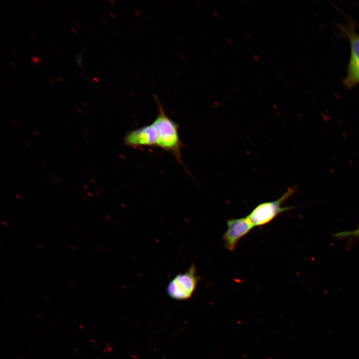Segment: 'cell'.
<instances>
[{"label": "cell", "mask_w": 359, "mask_h": 359, "mask_svg": "<svg viewBox=\"0 0 359 359\" xmlns=\"http://www.w3.org/2000/svg\"><path fill=\"white\" fill-rule=\"evenodd\" d=\"M25 144H26L27 145L29 146L28 143H27V142H25Z\"/></svg>", "instance_id": "83f0119b"}, {"label": "cell", "mask_w": 359, "mask_h": 359, "mask_svg": "<svg viewBox=\"0 0 359 359\" xmlns=\"http://www.w3.org/2000/svg\"><path fill=\"white\" fill-rule=\"evenodd\" d=\"M33 133L36 136H37V137L38 136V134H37L36 131H33Z\"/></svg>", "instance_id": "30bf717a"}, {"label": "cell", "mask_w": 359, "mask_h": 359, "mask_svg": "<svg viewBox=\"0 0 359 359\" xmlns=\"http://www.w3.org/2000/svg\"><path fill=\"white\" fill-rule=\"evenodd\" d=\"M76 25L78 27L80 28V25L78 24V23L75 22Z\"/></svg>", "instance_id": "44dd1931"}, {"label": "cell", "mask_w": 359, "mask_h": 359, "mask_svg": "<svg viewBox=\"0 0 359 359\" xmlns=\"http://www.w3.org/2000/svg\"><path fill=\"white\" fill-rule=\"evenodd\" d=\"M296 188L294 186L288 188L275 200L263 202L257 204L247 215L254 226L267 224L281 213L292 209V206H283L282 204L294 193Z\"/></svg>", "instance_id": "7a4b0ae2"}, {"label": "cell", "mask_w": 359, "mask_h": 359, "mask_svg": "<svg viewBox=\"0 0 359 359\" xmlns=\"http://www.w3.org/2000/svg\"><path fill=\"white\" fill-rule=\"evenodd\" d=\"M359 236V224L358 228L355 230L343 231L336 233L335 236L339 238H345L350 236Z\"/></svg>", "instance_id": "52a82bcc"}, {"label": "cell", "mask_w": 359, "mask_h": 359, "mask_svg": "<svg viewBox=\"0 0 359 359\" xmlns=\"http://www.w3.org/2000/svg\"><path fill=\"white\" fill-rule=\"evenodd\" d=\"M124 145L129 148L155 147V129L152 123L128 132L124 137Z\"/></svg>", "instance_id": "5b68a950"}, {"label": "cell", "mask_w": 359, "mask_h": 359, "mask_svg": "<svg viewBox=\"0 0 359 359\" xmlns=\"http://www.w3.org/2000/svg\"><path fill=\"white\" fill-rule=\"evenodd\" d=\"M31 35V36H32L34 39H36V37L35 36V35H34L32 33Z\"/></svg>", "instance_id": "d6986e66"}, {"label": "cell", "mask_w": 359, "mask_h": 359, "mask_svg": "<svg viewBox=\"0 0 359 359\" xmlns=\"http://www.w3.org/2000/svg\"><path fill=\"white\" fill-rule=\"evenodd\" d=\"M83 186L85 188H86V189H88V186H86V185H83Z\"/></svg>", "instance_id": "2e32d148"}, {"label": "cell", "mask_w": 359, "mask_h": 359, "mask_svg": "<svg viewBox=\"0 0 359 359\" xmlns=\"http://www.w3.org/2000/svg\"><path fill=\"white\" fill-rule=\"evenodd\" d=\"M196 268L192 264L184 273L177 274L169 283L166 291L168 295L176 300H187L193 294L199 277Z\"/></svg>", "instance_id": "3957f363"}, {"label": "cell", "mask_w": 359, "mask_h": 359, "mask_svg": "<svg viewBox=\"0 0 359 359\" xmlns=\"http://www.w3.org/2000/svg\"><path fill=\"white\" fill-rule=\"evenodd\" d=\"M48 81L52 84H53V82L52 80H51L50 79H48Z\"/></svg>", "instance_id": "e0dca14e"}, {"label": "cell", "mask_w": 359, "mask_h": 359, "mask_svg": "<svg viewBox=\"0 0 359 359\" xmlns=\"http://www.w3.org/2000/svg\"><path fill=\"white\" fill-rule=\"evenodd\" d=\"M93 80H94V81H96L97 82H98V79H97V77H94L93 78Z\"/></svg>", "instance_id": "7c38bea8"}, {"label": "cell", "mask_w": 359, "mask_h": 359, "mask_svg": "<svg viewBox=\"0 0 359 359\" xmlns=\"http://www.w3.org/2000/svg\"><path fill=\"white\" fill-rule=\"evenodd\" d=\"M15 197H16L18 198H20V197L19 196V195H15Z\"/></svg>", "instance_id": "603a6c76"}, {"label": "cell", "mask_w": 359, "mask_h": 359, "mask_svg": "<svg viewBox=\"0 0 359 359\" xmlns=\"http://www.w3.org/2000/svg\"><path fill=\"white\" fill-rule=\"evenodd\" d=\"M226 224L227 230L222 238L225 248L230 251L234 250L239 240L254 227L247 216L227 219Z\"/></svg>", "instance_id": "277c9868"}, {"label": "cell", "mask_w": 359, "mask_h": 359, "mask_svg": "<svg viewBox=\"0 0 359 359\" xmlns=\"http://www.w3.org/2000/svg\"><path fill=\"white\" fill-rule=\"evenodd\" d=\"M90 181H91V182H92L93 183H95L94 181V180H92V179L90 180Z\"/></svg>", "instance_id": "d4e9b609"}, {"label": "cell", "mask_w": 359, "mask_h": 359, "mask_svg": "<svg viewBox=\"0 0 359 359\" xmlns=\"http://www.w3.org/2000/svg\"><path fill=\"white\" fill-rule=\"evenodd\" d=\"M76 111H77V112L78 113H79V114H81V113H83L82 110L80 109H77L76 110Z\"/></svg>", "instance_id": "9c48e42d"}, {"label": "cell", "mask_w": 359, "mask_h": 359, "mask_svg": "<svg viewBox=\"0 0 359 359\" xmlns=\"http://www.w3.org/2000/svg\"><path fill=\"white\" fill-rule=\"evenodd\" d=\"M70 28H71V29L74 31V32H75V33L76 32V31H75V29H74L73 27H70Z\"/></svg>", "instance_id": "4fadbf2b"}, {"label": "cell", "mask_w": 359, "mask_h": 359, "mask_svg": "<svg viewBox=\"0 0 359 359\" xmlns=\"http://www.w3.org/2000/svg\"><path fill=\"white\" fill-rule=\"evenodd\" d=\"M55 180H56L58 182H59V183L60 182V180H59L58 178L55 177Z\"/></svg>", "instance_id": "8fae6325"}, {"label": "cell", "mask_w": 359, "mask_h": 359, "mask_svg": "<svg viewBox=\"0 0 359 359\" xmlns=\"http://www.w3.org/2000/svg\"><path fill=\"white\" fill-rule=\"evenodd\" d=\"M90 82H93V79H90Z\"/></svg>", "instance_id": "484cf974"}, {"label": "cell", "mask_w": 359, "mask_h": 359, "mask_svg": "<svg viewBox=\"0 0 359 359\" xmlns=\"http://www.w3.org/2000/svg\"><path fill=\"white\" fill-rule=\"evenodd\" d=\"M12 123H13V124L14 125H16V126L17 125L16 123L15 122H14V121H12Z\"/></svg>", "instance_id": "ac0fdd59"}, {"label": "cell", "mask_w": 359, "mask_h": 359, "mask_svg": "<svg viewBox=\"0 0 359 359\" xmlns=\"http://www.w3.org/2000/svg\"><path fill=\"white\" fill-rule=\"evenodd\" d=\"M154 97L158 107V113L152 123L155 129V147L172 154L183 165L181 152L183 144L180 138L179 125L167 115L157 96Z\"/></svg>", "instance_id": "6da1fadb"}, {"label": "cell", "mask_w": 359, "mask_h": 359, "mask_svg": "<svg viewBox=\"0 0 359 359\" xmlns=\"http://www.w3.org/2000/svg\"><path fill=\"white\" fill-rule=\"evenodd\" d=\"M82 104L85 107H86V105H85V103L82 102Z\"/></svg>", "instance_id": "7402d4cb"}, {"label": "cell", "mask_w": 359, "mask_h": 359, "mask_svg": "<svg viewBox=\"0 0 359 359\" xmlns=\"http://www.w3.org/2000/svg\"><path fill=\"white\" fill-rule=\"evenodd\" d=\"M349 36L352 51L346 81L351 86L359 82V38L354 33Z\"/></svg>", "instance_id": "8992f818"}, {"label": "cell", "mask_w": 359, "mask_h": 359, "mask_svg": "<svg viewBox=\"0 0 359 359\" xmlns=\"http://www.w3.org/2000/svg\"><path fill=\"white\" fill-rule=\"evenodd\" d=\"M87 194H88L89 196H91V197L92 196V193H90V192H87Z\"/></svg>", "instance_id": "5bb4252c"}, {"label": "cell", "mask_w": 359, "mask_h": 359, "mask_svg": "<svg viewBox=\"0 0 359 359\" xmlns=\"http://www.w3.org/2000/svg\"><path fill=\"white\" fill-rule=\"evenodd\" d=\"M51 182H52L53 183H55V182L53 180H51Z\"/></svg>", "instance_id": "4316f807"}, {"label": "cell", "mask_w": 359, "mask_h": 359, "mask_svg": "<svg viewBox=\"0 0 359 359\" xmlns=\"http://www.w3.org/2000/svg\"><path fill=\"white\" fill-rule=\"evenodd\" d=\"M31 63L35 66H36L38 64L41 62L40 58L38 57L37 56H32L31 57Z\"/></svg>", "instance_id": "ba28073f"}, {"label": "cell", "mask_w": 359, "mask_h": 359, "mask_svg": "<svg viewBox=\"0 0 359 359\" xmlns=\"http://www.w3.org/2000/svg\"><path fill=\"white\" fill-rule=\"evenodd\" d=\"M79 74H80L82 77H84V76L83 75V74L81 72H79Z\"/></svg>", "instance_id": "cb8c5ba5"}, {"label": "cell", "mask_w": 359, "mask_h": 359, "mask_svg": "<svg viewBox=\"0 0 359 359\" xmlns=\"http://www.w3.org/2000/svg\"><path fill=\"white\" fill-rule=\"evenodd\" d=\"M56 78L58 81H59L60 82H61V80L60 78H59V77H56Z\"/></svg>", "instance_id": "9a60e30c"}, {"label": "cell", "mask_w": 359, "mask_h": 359, "mask_svg": "<svg viewBox=\"0 0 359 359\" xmlns=\"http://www.w3.org/2000/svg\"><path fill=\"white\" fill-rule=\"evenodd\" d=\"M11 65H12L13 67H15V66L13 65V63L12 62H9Z\"/></svg>", "instance_id": "ffe728a7"}]
</instances>
